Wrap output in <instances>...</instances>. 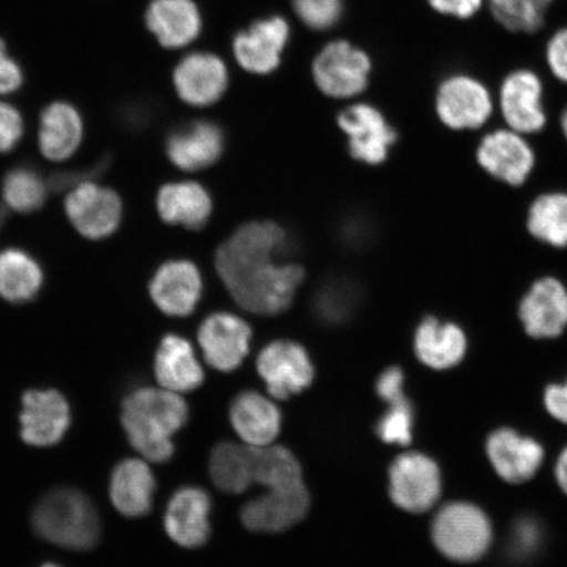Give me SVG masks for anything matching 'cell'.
Here are the masks:
<instances>
[{
  "label": "cell",
  "mask_w": 567,
  "mask_h": 567,
  "mask_svg": "<svg viewBox=\"0 0 567 567\" xmlns=\"http://www.w3.org/2000/svg\"><path fill=\"white\" fill-rule=\"evenodd\" d=\"M287 244L286 231L271 221L248 223L225 240L216 254L219 278L240 308L259 316L287 310L305 271L280 265L276 255Z\"/></svg>",
  "instance_id": "6da1fadb"
},
{
  "label": "cell",
  "mask_w": 567,
  "mask_h": 567,
  "mask_svg": "<svg viewBox=\"0 0 567 567\" xmlns=\"http://www.w3.org/2000/svg\"><path fill=\"white\" fill-rule=\"evenodd\" d=\"M187 421L186 401L167 389L141 388L123 402L122 423L127 441L153 463H166L173 457V436Z\"/></svg>",
  "instance_id": "7a4b0ae2"
},
{
  "label": "cell",
  "mask_w": 567,
  "mask_h": 567,
  "mask_svg": "<svg viewBox=\"0 0 567 567\" xmlns=\"http://www.w3.org/2000/svg\"><path fill=\"white\" fill-rule=\"evenodd\" d=\"M33 528L61 548L87 550L101 538V517L86 494L75 488H55L34 507Z\"/></svg>",
  "instance_id": "3957f363"
},
{
  "label": "cell",
  "mask_w": 567,
  "mask_h": 567,
  "mask_svg": "<svg viewBox=\"0 0 567 567\" xmlns=\"http://www.w3.org/2000/svg\"><path fill=\"white\" fill-rule=\"evenodd\" d=\"M496 112L491 87L477 75L456 71L437 83L435 117L452 134L476 133L491 124Z\"/></svg>",
  "instance_id": "277c9868"
},
{
  "label": "cell",
  "mask_w": 567,
  "mask_h": 567,
  "mask_svg": "<svg viewBox=\"0 0 567 567\" xmlns=\"http://www.w3.org/2000/svg\"><path fill=\"white\" fill-rule=\"evenodd\" d=\"M472 158L487 179L507 189L526 187L538 166V155L529 137L505 125L482 134Z\"/></svg>",
  "instance_id": "5b68a950"
},
{
  "label": "cell",
  "mask_w": 567,
  "mask_h": 567,
  "mask_svg": "<svg viewBox=\"0 0 567 567\" xmlns=\"http://www.w3.org/2000/svg\"><path fill=\"white\" fill-rule=\"evenodd\" d=\"M495 104L503 125L529 138L544 133L549 125L545 83L529 68L509 70L502 78Z\"/></svg>",
  "instance_id": "8992f818"
},
{
  "label": "cell",
  "mask_w": 567,
  "mask_h": 567,
  "mask_svg": "<svg viewBox=\"0 0 567 567\" xmlns=\"http://www.w3.org/2000/svg\"><path fill=\"white\" fill-rule=\"evenodd\" d=\"M492 537L491 520L471 503H449L432 522V540L452 561H477L491 547Z\"/></svg>",
  "instance_id": "52a82bcc"
},
{
  "label": "cell",
  "mask_w": 567,
  "mask_h": 567,
  "mask_svg": "<svg viewBox=\"0 0 567 567\" xmlns=\"http://www.w3.org/2000/svg\"><path fill=\"white\" fill-rule=\"evenodd\" d=\"M516 318L530 339L563 337L567 330V282L556 274L537 275L517 297Z\"/></svg>",
  "instance_id": "ba28073f"
},
{
  "label": "cell",
  "mask_w": 567,
  "mask_h": 567,
  "mask_svg": "<svg viewBox=\"0 0 567 567\" xmlns=\"http://www.w3.org/2000/svg\"><path fill=\"white\" fill-rule=\"evenodd\" d=\"M65 213L73 228L90 240L115 234L123 223L122 197L96 181H81L65 197Z\"/></svg>",
  "instance_id": "9c48e42d"
},
{
  "label": "cell",
  "mask_w": 567,
  "mask_h": 567,
  "mask_svg": "<svg viewBox=\"0 0 567 567\" xmlns=\"http://www.w3.org/2000/svg\"><path fill=\"white\" fill-rule=\"evenodd\" d=\"M389 494L395 506L421 514L435 505L442 493V476L435 461L422 453H403L389 471Z\"/></svg>",
  "instance_id": "30bf717a"
},
{
  "label": "cell",
  "mask_w": 567,
  "mask_h": 567,
  "mask_svg": "<svg viewBox=\"0 0 567 567\" xmlns=\"http://www.w3.org/2000/svg\"><path fill=\"white\" fill-rule=\"evenodd\" d=\"M372 62L347 41H334L322 49L313 63L316 84L324 95L336 99L357 96L370 81Z\"/></svg>",
  "instance_id": "8fae6325"
},
{
  "label": "cell",
  "mask_w": 567,
  "mask_h": 567,
  "mask_svg": "<svg viewBox=\"0 0 567 567\" xmlns=\"http://www.w3.org/2000/svg\"><path fill=\"white\" fill-rule=\"evenodd\" d=\"M257 368L269 395L288 400L315 380V367L307 350L292 340H276L259 353Z\"/></svg>",
  "instance_id": "7c38bea8"
},
{
  "label": "cell",
  "mask_w": 567,
  "mask_h": 567,
  "mask_svg": "<svg viewBox=\"0 0 567 567\" xmlns=\"http://www.w3.org/2000/svg\"><path fill=\"white\" fill-rule=\"evenodd\" d=\"M338 124L349 136L353 159L378 166L389 158L390 148L399 141V133L386 117L370 104H354L339 113Z\"/></svg>",
  "instance_id": "4fadbf2b"
},
{
  "label": "cell",
  "mask_w": 567,
  "mask_h": 567,
  "mask_svg": "<svg viewBox=\"0 0 567 567\" xmlns=\"http://www.w3.org/2000/svg\"><path fill=\"white\" fill-rule=\"evenodd\" d=\"M71 423L69 403L54 389L28 390L23 395V410L20 414V435L32 446L59 444Z\"/></svg>",
  "instance_id": "5bb4252c"
},
{
  "label": "cell",
  "mask_w": 567,
  "mask_h": 567,
  "mask_svg": "<svg viewBox=\"0 0 567 567\" xmlns=\"http://www.w3.org/2000/svg\"><path fill=\"white\" fill-rule=\"evenodd\" d=\"M252 331L243 318L215 313L205 318L198 329V344L204 359L219 372H231L243 364L250 350Z\"/></svg>",
  "instance_id": "9a60e30c"
},
{
  "label": "cell",
  "mask_w": 567,
  "mask_h": 567,
  "mask_svg": "<svg viewBox=\"0 0 567 567\" xmlns=\"http://www.w3.org/2000/svg\"><path fill=\"white\" fill-rule=\"evenodd\" d=\"M289 34V24L284 18L255 21L234 38L233 52L239 66L252 74L272 73L280 65Z\"/></svg>",
  "instance_id": "2e32d148"
},
{
  "label": "cell",
  "mask_w": 567,
  "mask_h": 567,
  "mask_svg": "<svg viewBox=\"0 0 567 567\" xmlns=\"http://www.w3.org/2000/svg\"><path fill=\"white\" fill-rule=\"evenodd\" d=\"M309 507L310 495L305 484L268 488L266 494L246 503L240 519L254 532H281L300 523Z\"/></svg>",
  "instance_id": "e0dca14e"
},
{
  "label": "cell",
  "mask_w": 567,
  "mask_h": 567,
  "mask_svg": "<svg viewBox=\"0 0 567 567\" xmlns=\"http://www.w3.org/2000/svg\"><path fill=\"white\" fill-rule=\"evenodd\" d=\"M203 292L200 271L188 260L162 265L148 284V293L162 313L188 317L194 313Z\"/></svg>",
  "instance_id": "ac0fdd59"
},
{
  "label": "cell",
  "mask_w": 567,
  "mask_h": 567,
  "mask_svg": "<svg viewBox=\"0 0 567 567\" xmlns=\"http://www.w3.org/2000/svg\"><path fill=\"white\" fill-rule=\"evenodd\" d=\"M174 87L184 103L195 106L215 104L229 84L228 68L212 53L184 56L174 70Z\"/></svg>",
  "instance_id": "d6986e66"
},
{
  "label": "cell",
  "mask_w": 567,
  "mask_h": 567,
  "mask_svg": "<svg viewBox=\"0 0 567 567\" xmlns=\"http://www.w3.org/2000/svg\"><path fill=\"white\" fill-rule=\"evenodd\" d=\"M414 352L425 367L436 371L450 370L464 360L467 337L463 326L437 316H425L416 326Z\"/></svg>",
  "instance_id": "ffe728a7"
},
{
  "label": "cell",
  "mask_w": 567,
  "mask_h": 567,
  "mask_svg": "<svg viewBox=\"0 0 567 567\" xmlns=\"http://www.w3.org/2000/svg\"><path fill=\"white\" fill-rule=\"evenodd\" d=\"M212 503L207 492L183 487L169 499L165 514L167 535L183 548L203 547L210 536Z\"/></svg>",
  "instance_id": "44dd1931"
},
{
  "label": "cell",
  "mask_w": 567,
  "mask_h": 567,
  "mask_svg": "<svg viewBox=\"0 0 567 567\" xmlns=\"http://www.w3.org/2000/svg\"><path fill=\"white\" fill-rule=\"evenodd\" d=\"M84 140V122L76 106L54 102L42 111L38 131L39 151L47 161L63 163L74 157Z\"/></svg>",
  "instance_id": "7402d4cb"
},
{
  "label": "cell",
  "mask_w": 567,
  "mask_h": 567,
  "mask_svg": "<svg viewBox=\"0 0 567 567\" xmlns=\"http://www.w3.org/2000/svg\"><path fill=\"white\" fill-rule=\"evenodd\" d=\"M524 231L532 243L553 251L567 250V189H545L524 210Z\"/></svg>",
  "instance_id": "603a6c76"
},
{
  "label": "cell",
  "mask_w": 567,
  "mask_h": 567,
  "mask_svg": "<svg viewBox=\"0 0 567 567\" xmlns=\"http://www.w3.org/2000/svg\"><path fill=\"white\" fill-rule=\"evenodd\" d=\"M486 451L495 472L509 484H523L534 477L544 460L540 444L508 429L493 432Z\"/></svg>",
  "instance_id": "cb8c5ba5"
},
{
  "label": "cell",
  "mask_w": 567,
  "mask_h": 567,
  "mask_svg": "<svg viewBox=\"0 0 567 567\" xmlns=\"http://www.w3.org/2000/svg\"><path fill=\"white\" fill-rule=\"evenodd\" d=\"M146 25L162 47L181 49L202 33L203 18L194 0H152Z\"/></svg>",
  "instance_id": "d4e9b609"
},
{
  "label": "cell",
  "mask_w": 567,
  "mask_h": 567,
  "mask_svg": "<svg viewBox=\"0 0 567 567\" xmlns=\"http://www.w3.org/2000/svg\"><path fill=\"white\" fill-rule=\"evenodd\" d=\"M169 161L183 172L194 173L208 168L221 158L224 133L210 122H195L182 127L167 140Z\"/></svg>",
  "instance_id": "484cf974"
},
{
  "label": "cell",
  "mask_w": 567,
  "mask_h": 567,
  "mask_svg": "<svg viewBox=\"0 0 567 567\" xmlns=\"http://www.w3.org/2000/svg\"><path fill=\"white\" fill-rule=\"evenodd\" d=\"M154 372L163 389L177 394L194 392L202 386L205 378L193 344L175 334L161 340L155 353Z\"/></svg>",
  "instance_id": "4316f807"
},
{
  "label": "cell",
  "mask_w": 567,
  "mask_h": 567,
  "mask_svg": "<svg viewBox=\"0 0 567 567\" xmlns=\"http://www.w3.org/2000/svg\"><path fill=\"white\" fill-rule=\"evenodd\" d=\"M230 422L245 444L271 445L281 430V414L272 401L254 390H246L233 400Z\"/></svg>",
  "instance_id": "83f0119b"
},
{
  "label": "cell",
  "mask_w": 567,
  "mask_h": 567,
  "mask_svg": "<svg viewBox=\"0 0 567 567\" xmlns=\"http://www.w3.org/2000/svg\"><path fill=\"white\" fill-rule=\"evenodd\" d=\"M155 491L157 481L145 461L126 458L112 472V505L124 516L140 517L151 512Z\"/></svg>",
  "instance_id": "f1b7e54d"
},
{
  "label": "cell",
  "mask_w": 567,
  "mask_h": 567,
  "mask_svg": "<svg viewBox=\"0 0 567 567\" xmlns=\"http://www.w3.org/2000/svg\"><path fill=\"white\" fill-rule=\"evenodd\" d=\"M157 208L166 224L197 230L208 223L212 200L207 189L200 184L176 182L165 184L159 189Z\"/></svg>",
  "instance_id": "f546056e"
},
{
  "label": "cell",
  "mask_w": 567,
  "mask_h": 567,
  "mask_svg": "<svg viewBox=\"0 0 567 567\" xmlns=\"http://www.w3.org/2000/svg\"><path fill=\"white\" fill-rule=\"evenodd\" d=\"M44 286V271L30 252L18 247L0 251V299L27 303L38 297Z\"/></svg>",
  "instance_id": "4dcf8cb0"
},
{
  "label": "cell",
  "mask_w": 567,
  "mask_h": 567,
  "mask_svg": "<svg viewBox=\"0 0 567 567\" xmlns=\"http://www.w3.org/2000/svg\"><path fill=\"white\" fill-rule=\"evenodd\" d=\"M212 481L225 493L240 494L254 484L252 446L219 443L209 461Z\"/></svg>",
  "instance_id": "1f68e13d"
},
{
  "label": "cell",
  "mask_w": 567,
  "mask_h": 567,
  "mask_svg": "<svg viewBox=\"0 0 567 567\" xmlns=\"http://www.w3.org/2000/svg\"><path fill=\"white\" fill-rule=\"evenodd\" d=\"M252 477L267 491L303 484L299 460L284 446H252Z\"/></svg>",
  "instance_id": "d6a6232c"
},
{
  "label": "cell",
  "mask_w": 567,
  "mask_h": 567,
  "mask_svg": "<svg viewBox=\"0 0 567 567\" xmlns=\"http://www.w3.org/2000/svg\"><path fill=\"white\" fill-rule=\"evenodd\" d=\"M557 0H486L488 12L502 30L514 34H536L547 23Z\"/></svg>",
  "instance_id": "836d02e7"
},
{
  "label": "cell",
  "mask_w": 567,
  "mask_h": 567,
  "mask_svg": "<svg viewBox=\"0 0 567 567\" xmlns=\"http://www.w3.org/2000/svg\"><path fill=\"white\" fill-rule=\"evenodd\" d=\"M48 187L42 176L31 167H16L4 176L3 202L13 212L32 213L44 205Z\"/></svg>",
  "instance_id": "e575fe53"
},
{
  "label": "cell",
  "mask_w": 567,
  "mask_h": 567,
  "mask_svg": "<svg viewBox=\"0 0 567 567\" xmlns=\"http://www.w3.org/2000/svg\"><path fill=\"white\" fill-rule=\"evenodd\" d=\"M390 408L378 423V435L386 444L408 445L413 432V408L405 394L386 401Z\"/></svg>",
  "instance_id": "d590c367"
},
{
  "label": "cell",
  "mask_w": 567,
  "mask_h": 567,
  "mask_svg": "<svg viewBox=\"0 0 567 567\" xmlns=\"http://www.w3.org/2000/svg\"><path fill=\"white\" fill-rule=\"evenodd\" d=\"M295 11L311 30L324 31L343 16V0H295Z\"/></svg>",
  "instance_id": "8d00e7d4"
},
{
  "label": "cell",
  "mask_w": 567,
  "mask_h": 567,
  "mask_svg": "<svg viewBox=\"0 0 567 567\" xmlns=\"http://www.w3.org/2000/svg\"><path fill=\"white\" fill-rule=\"evenodd\" d=\"M24 132V118L17 106L0 101V154L16 151Z\"/></svg>",
  "instance_id": "74e56055"
},
{
  "label": "cell",
  "mask_w": 567,
  "mask_h": 567,
  "mask_svg": "<svg viewBox=\"0 0 567 567\" xmlns=\"http://www.w3.org/2000/svg\"><path fill=\"white\" fill-rule=\"evenodd\" d=\"M544 59L555 81L567 86V25L558 28L549 35Z\"/></svg>",
  "instance_id": "f35d334b"
},
{
  "label": "cell",
  "mask_w": 567,
  "mask_h": 567,
  "mask_svg": "<svg viewBox=\"0 0 567 567\" xmlns=\"http://www.w3.org/2000/svg\"><path fill=\"white\" fill-rule=\"evenodd\" d=\"M430 9L443 18L470 21L484 10L486 0H425Z\"/></svg>",
  "instance_id": "ab89813d"
},
{
  "label": "cell",
  "mask_w": 567,
  "mask_h": 567,
  "mask_svg": "<svg viewBox=\"0 0 567 567\" xmlns=\"http://www.w3.org/2000/svg\"><path fill=\"white\" fill-rule=\"evenodd\" d=\"M23 83V70L7 51L6 42L0 39V96L13 94Z\"/></svg>",
  "instance_id": "60d3db41"
},
{
  "label": "cell",
  "mask_w": 567,
  "mask_h": 567,
  "mask_svg": "<svg viewBox=\"0 0 567 567\" xmlns=\"http://www.w3.org/2000/svg\"><path fill=\"white\" fill-rule=\"evenodd\" d=\"M403 381H405V375H403L401 368H388L386 371L381 373L378 385H375L380 399L386 402L403 395Z\"/></svg>",
  "instance_id": "b9f144b4"
},
{
  "label": "cell",
  "mask_w": 567,
  "mask_h": 567,
  "mask_svg": "<svg viewBox=\"0 0 567 567\" xmlns=\"http://www.w3.org/2000/svg\"><path fill=\"white\" fill-rule=\"evenodd\" d=\"M545 406L557 421L567 423V382L565 385H550L545 390Z\"/></svg>",
  "instance_id": "7bdbcfd3"
},
{
  "label": "cell",
  "mask_w": 567,
  "mask_h": 567,
  "mask_svg": "<svg viewBox=\"0 0 567 567\" xmlns=\"http://www.w3.org/2000/svg\"><path fill=\"white\" fill-rule=\"evenodd\" d=\"M556 478L559 487H561L565 494H567V449L561 453V456H559L557 461Z\"/></svg>",
  "instance_id": "ee69618b"
},
{
  "label": "cell",
  "mask_w": 567,
  "mask_h": 567,
  "mask_svg": "<svg viewBox=\"0 0 567 567\" xmlns=\"http://www.w3.org/2000/svg\"><path fill=\"white\" fill-rule=\"evenodd\" d=\"M558 127H559V134H561V137L567 146V104L561 113H559L558 117Z\"/></svg>",
  "instance_id": "f6af8a7d"
},
{
  "label": "cell",
  "mask_w": 567,
  "mask_h": 567,
  "mask_svg": "<svg viewBox=\"0 0 567 567\" xmlns=\"http://www.w3.org/2000/svg\"><path fill=\"white\" fill-rule=\"evenodd\" d=\"M41 567H61V566L55 565V564H45V565H42Z\"/></svg>",
  "instance_id": "bcb514c9"
}]
</instances>
